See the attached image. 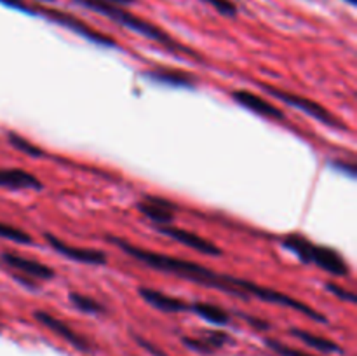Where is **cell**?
<instances>
[{
	"label": "cell",
	"instance_id": "1",
	"mask_svg": "<svg viewBox=\"0 0 357 356\" xmlns=\"http://www.w3.org/2000/svg\"><path fill=\"white\" fill-rule=\"evenodd\" d=\"M105 239L110 244H114V246H117L119 250L124 251L126 255H129L138 264L146 265L150 269H155L159 272H166V274L173 276V278L185 279V281L208 286V288H215L218 292L227 293V295L237 297V299H260L264 302L288 307V309L296 311V313L305 314L307 318L317 321V323H328V318L324 314H321L319 311L314 309V307H310L309 304L302 302V300L295 299L291 295H286V293L271 288V286H264L258 285V283L248 281V279L236 278V276L223 274V272L213 271V269L197 264V262L145 250V248L138 246V244H132L129 241L122 239V237L112 236V234L105 236Z\"/></svg>",
	"mask_w": 357,
	"mask_h": 356
},
{
	"label": "cell",
	"instance_id": "2",
	"mask_svg": "<svg viewBox=\"0 0 357 356\" xmlns=\"http://www.w3.org/2000/svg\"><path fill=\"white\" fill-rule=\"evenodd\" d=\"M73 2L80 3L82 7H87V9L94 10V13L101 14V16L108 17V20L115 21L117 24L135 31V34L143 35L145 38L162 45V47H166L167 51L174 52V54H176V52H183V54L190 56V58L197 59V61H202V56L197 54L194 49L187 47V45H183L181 42H178L176 38L171 37L166 30L159 28L157 24L150 23V21L143 20V17L136 16V14L129 13V10H126L124 7L112 6V3L100 2V0H73Z\"/></svg>",
	"mask_w": 357,
	"mask_h": 356
},
{
	"label": "cell",
	"instance_id": "3",
	"mask_svg": "<svg viewBox=\"0 0 357 356\" xmlns=\"http://www.w3.org/2000/svg\"><path fill=\"white\" fill-rule=\"evenodd\" d=\"M282 246L288 251H291L300 262L317 265L319 269L326 271L328 274L349 276V272H351L345 258L337 250H333L330 246L314 244L312 241L307 239L305 236H302L298 232L288 234L282 239Z\"/></svg>",
	"mask_w": 357,
	"mask_h": 356
},
{
	"label": "cell",
	"instance_id": "4",
	"mask_svg": "<svg viewBox=\"0 0 357 356\" xmlns=\"http://www.w3.org/2000/svg\"><path fill=\"white\" fill-rule=\"evenodd\" d=\"M258 86H260L265 93L272 94V96L278 98L279 101H282V103L288 105V107L296 108V110L303 112V114L309 115V117L316 119V121H319L321 124L330 126V128L333 129H340V131H347L349 129L347 126L337 117V115H333L328 108H324L323 105L310 100V98L302 96V94L289 93V91H282L279 89V87H274L271 86V84H265V82H258Z\"/></svg>",
	"mask_w": 357,
	"mask_h": 356
},
{
	"label": "cell",
	"instance_id": "5",
	"mask_svg": "<svg viewBox=\"0 0 357 356\" xmlns=\"http://www.w3.org/2000/svg\"><path fill=\"white\" fill-rule=\"evenodd\" d=\"M33 13L44 14L47 20H51V21H54V23L61 24V27L68 28V30H72L73 34L80 35V37L94 42V44L105 45V47H117V42H115L110 35H105L103 31L89 27L86 21L79 20V17L72 16V14L65 13V10H58V9H52V7H45V6H37V7H33Z\"/></svg>",
	"mask_w": 357,
	"mask_h": 356
},
{
	"label": "cell",
	"instance_id": "6",
	"mask_svg": "<svg viewBox=\"0 0 357 356\" xmlns=\"http://www.w3.org/2000/svg\"><path fill=\"white\" fill-rule=\"evenodd\" d=\"M44 239L47 241V244L56 253L63 255V257L70 258V260L87 265H107L108 255L105 251L93 250V248L73 246V244L65 243V241L59 239V237H56L51 232H44Z\"/></svg>",
	"mask_w": 357,
	"mask_h": 356
},
{
	"label": "cell",
	"instance_id": "7",
	"mask_svg": "<svg viewBox=\"0 0 357 356\" xmlns=\"http://www.w3.org/2000/svg\"><path fill=\"white\" fill-rule=\"evenodd\" d=\"M155 229L159 230L162 236L171 237L176 243L183 244V246L190 248V250L199 251L202 255H208V257H220L223 255L222 248L218 244H215L213 241L206 239V237L199 236V234L190 232L187 229H181V227L176 225H155Z\"/></svg>",
	"mask_w": 357,
	"mask_h": 356
},
{
	"label": "cell",
	"instance_id": "8",
	"mask_svg": "<svg viewBox=\"0 0 357 356\" xmlns=\"http://www.w3.org/2000/svg\"><path fill=\"white\" fill-rule=\"evenodd\" d=\"M33 318L42 325V327H45L47 330H51L52 334L58 335L59 339L68 342V344L72 346V348H75L77 351L91 353V349H93L91 348V342L87 341L84 335H80L79 332L73 330L70 325H66L65 321H61L59 318L52 316L47 311H33Z\"/></svg>",
	"mask_w": 357,
	"mask_h": 356
},
{
	"label": "cell",
	"instance_id": "9",
	"mask_svg": "<svg viewBox=\"0 0 357 356\" xmlns=\"http://www.w3.org/2000/svg\"><path fill=\"white\" fill-rule=\"evenodd\" d=\"M0 260H2L3 265L13 269V272L28 276V278L35 279V281H38V279L47 281V279H52L56 276L54 269L49 267V265L42 264L38 260H31V258L21 257V255L13 253V251H3V253H0Z\"/></svg>",
	"mask_w": 357,
	"mask_h": 356
},
{
	"label": "cell",
	"instance_id": "10",
	"mask_svg": "<svg viewBox=\"0 0 357 356\" xmlns=\"http://www.w3.org/2000/svg\"><path fill=\"white\" fill-rule=\"evenodd\" d=\"M136 208L155 225H171L178 212L176 205L159 195H143V199L136 202Z\"/></svg>",
	"mask_w": 357,
	"mask_h": 356
},
{
	"label": "cell",
	"instance_id": "11",
	"mask_svg": "<svg viewBox=\"0 0 357 356\" xmlns=\"http://www.w3.org/2000/svg\"><path fill=\"white\" fill-rule=\"evenodd\" d=\"M232 98L241 105V107L248 108L250 112H253V114L257 115H261V117L278 119V121L286 119V114L281 110V108L272 105L267 98L260 96V94H255L246 89H237L232 93Z\"/></svg>",
	"mask_w": 357,
	"mask_h": 356
},
{
	"label": "cell",
	"instance_id": "12",
	"mask_svg": "<svg viewBox=\"0 0 357 356\" xmlns=\"http://www.w3.org/2000/svg\"><path fill=\"white\" fill-rule=\"evenodd\" d=\"M0 187L9 191H42L44 184L30 171L20 168H6L0 170Z\"/></svg>",
	"mask_w": 357,
	"mask_h": 356
},
{
	"label": "cell",
	"instance_id": "13",
	"mask_svg": "<svg viewBox=\"0 0 357 356\" xmlns=\"http://www.w3.org/2000/svg\"><path fill=\"white\" fill-rule=\"evenodd\" d=\"M138 293L149 306L155 307L157 311H162V313H183V311H190V304H187L181 299H176V297L167 295L164 292H159L155 288L139 286Z\"/></svg>",
	"mask_w": 357,
	"mask_h": 356
},
{
	"label": "cell",
	"instance_id": "14",
	"mask_svg": "<svg viewBox=\"0 0 357 356\" xmlns=\"http://www.w3.org/2000/svg\"><path fill=\"white\" fill-rule=\"evenodd\" d=\"M150 80L159 84H166L171 87H195L197 86V77L185 72L180 68H169V66H155V68L145 72Z\"/></svg>",
	"mask_w": 357,
	"mask_h": 356
},
{
	"label": "cell",
	"instance_id": "15",
	"mask_svg": "<svg viewBox=\"0 0 357 356\" xmlns=\"http://www.w3.org/2000/svg\"><path fill=\"white\" fill-rule=\"evenodd\" d=\"M291 335L293 337L300 339L303 344H307L309 348L317 349L319 353H326V355H342L344 349L337 344V342L330 341L326 337H321V335L312 334V332L307 330H300V328H291Z\"/></svg>",
	"mask_w": 357,
	"mask_h": 356
},
{
	"label": "cell",
	"instance_id": "16",
	"mask_svg": "<svg viewBox=\"0 0 357 356\" xmlns=\"http://www.w3.org/2000/svg\"><path fill=\"white\" fill-rule=\"evenodd\" d=\"M190 311H194L199 318L209 321L213 325H227L230 321L229 313L225 309H222L220 306L208 302H195L190 306Z\"/></svg>",
	"mask_w": 357,
	"mask_h": 356
},
{
	"label": "cell",
	"instance_id": "17",
	"mask_svg": "<svg viewBox=\"0 0 357 356\" xmlns=\"http://www.w3.org/2000/svg\"><path fill=\"white\" fill-rule=\"evenodd\" d=\"M68 297H70V302L73 304V307H77V309L82 311V313L93 314V316L107 313V307H105L101 302H98L96 299H93V297L84 295V293H79V292H72Z\"/></svg>",
	"mask_w": 357,
	"mask_h": 356
},
{
	"label": "cell",
	"instance_id": "18",
	"mask_svg": "<svg viewBox=\"0 0 357 356\" xmlns=\"http://www.w3.org/2000/svg\"><path fill=\"white\" fill-rule=\"evenodd\" d=\"M7 142H9L14 149L20 150V152H23V154H26V156H30V157H45V152L40 149V147H37L35 143H31L30 140H26L24 136H20L17 133H13V131L7 133Z\"/></svg>",
	"mask_w": 357,
	"mask_h": 356
},
{
	"label": "cell",
	"instance_id": "19",
	"mask_svg": "<svg viewBox=\"0 0 357 356\" xmlns=\"http://www.w3.org/2000/svg\"><path fill=\"white\" fill-rule=\"evenodd\" d=\"M0 237L2 239L10 241V243L16 244H31L33 243V237L26 232V230L20 229V227H14L10 223L0 222Z\"/></svg>",
	"mask_w": 357,
	"mask_h": 356
},
{
	"label": "cell",
	"instance_id": "20",
	"mask_svg": "<svg viewBox=\"0 0 357 356\" xmlns=\"http://www.w3.org/2000/svg\"><path fill=\"white\" fill-rule=\"evenodd\" d=\"M183 344L187 346L188 349H192V351L195 353H201V355H211V353H215L216 349L213 348L211 344H209L208 341H206L204 337H183Z\"/></svg>",
	"mask_w": 357,
	"mask_h": 356
},
{
	"label": "cell",
	"instance_id": "21",
	"mask_svg": "<svg viewBox=\"0 0 357 356\" xmlns=\"http://www.w3.org/2000/svg\"><path fill=\"white\" fill-rule=\"evenodd\" d=\"M265 344H267L272 351L278 353L279 356H312V355H309V353L300 351V349L289 348V346L282 344V342H279V341H274V339H267V341H265Z\"/></svg>",
	"mask_w": 357,
	"mask_h": 356
},
{
	"label": "cell",
	"instance_id": "22",
	"mask_svg": "<svg viewBox=\"0 0 357 356\" xmlns=\"http://www.w3.org/2000/svg\"><path fill=\"white\" fill-rule=\"evenodd\" d=\"M202 2L211 6L213 9H216L220 14H223V16L234 17L237 14V6L232 0H202Z\"/></svg>",
	"mask_w": 357,
	"mask_h": 356
},
{
	"label": "cell",
	"instance_id": "23",
	"mask_svg": "<svg viewBox=\"0 0 357 356\" xmlns=\"http://www.w3.org/2000/svg\"><path fill=\"white\" fill-rule=\"evenodd\" d=\"M326 290L328 292H331L333 293V295H337L338 299H342V300H347V302H351V304H356V295L352 292H349V290H345V288H342L340 285H337V283H326Z\"/></svg>",
	"mask_w": 357,
	"mask_h": 356
},
{
	"label": "cell",
	"instance_id": "24",
	"mask_svg": "<svg viewBox=\"0 0 357 356\" xmlns=\"http://www.w3.org/2000/svg\"><path fill=\"white\" fill-rule=\"evenodd\" d=\"M331 166H333L337 171H340V173L349 175L351 178L357 177V170H356L354 163H347V161H333V163H331Z\"/></svg>",
	"mask_w": 357,
	"mask_h": 356
},
{
	"label": "cell",
	"instance_id": "25",
	"mask_svg": "<svg viewBox=\"0 0 357 356\" xmlns=\"http://www.w3.org/2000/svg\"><path fill=\"white\" fill-rule=\"evenodd\" d=\"M0 3H3V6L7 7H13V9H17V10H23V13H33V7L28 6L24 0H0Z\"/></svg>",
	"mask_w": 357,
	"mask_h": 356
},
{
	"label": "cell",
	"instance_id": "26",
	"mask_svg": "<svg viewBox=\"0 0 357 356\" xmlns=\"http://www.w3.org/2000/svg\"><path fill=\"white\" fill-rule=\"evenodd\" d=\"M135 339H136V342H138V344L142 346L143 349H146V351H149V353H152L153 356H167L166 353H164V351H160V349H157L155 346L152 344V342L145 341V339H143V337H139V335H135Z\"/></svg>",
	"mask_w": 357,
	"mask_h": 356
},
{
	"label": "cell",
	"instance_id": "27",
	"mask_svg": "<svg viewBox=\"0 0 357 356\" xmlns=\"http://www.w3.org/2000/svg\"><path fill=\"white\" fill-rule=\"evenodd\" d=\"M13 278L16 279V281H20L21 285L26 286V288H30V290L37 288V281H35V279H31V278H28V276H23V274H17V272H13Z\"/></svg>",
	"mask_w": 357,
	"mask_h": 356
},
{
	"label": "cell",
	"instance_id": "28",
	"mask_svg": "<svg viewBox=\"0 0 357 356\" xmlns=\"http://www.w3.org/2000/svg\"><path fill=\"white\" fill-rule=\"evenodd\" d=\"M243 318H244V320L248 321V323H250V325H253L255 328H258V330H267V328H268V323H267V321L260 320V318H255V316H246V314H243Z\"/></svg>",
	"mask_w": 357,
	"mask_h": 356
},
{
	"label": "cell",
	"instance_id": "29",
	"mask_svg": "<svg viewBox=\"0 0 357 356\" xmlns=\"http://www.w3.org/2000/svg\"><path fill=\"white\" fill-rule=\"evenodd\" d=\"M100 2H105V3H112V6L124 7V6H131V3H135L136 0H100Z\"/></svg>",
	"mask_w": 357,
	"mask_h": 356
},
{
	"label": "cell",
	"instance_id": "30",
	"mask_svg": "<svg viewBox=\"0 0 357 356\" xmlns=\"http://www.w3.org/2000/svg\"><path fill=\"white\" fill-rule=\"evenodd\" d=\"M349 3H352V6H354V3H357V0H347Z\"/></svg>",
	"mask_w": 357,
	"mask_h": 356
}]
</instances>
